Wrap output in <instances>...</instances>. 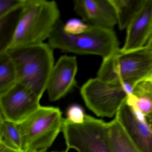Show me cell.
Masks as SVG:
<instances>
[{"label":"cell","instance_id":"obj_1","mask_svg":"<svg viewBox=\"0 0 152 152\" xmlns=\"http://www.w3.org/2000/svg\"><path fill=\"white\" fill-rule=\"evenodd\" d=\"M60 10L56 1L26 0L5 51L11 48L43 43L49 39L60 20Z\"/></svg>","mask_w":152,"mask_h":152},{"label":"cell","instance_id":"obj_2","mask_svg":"<svg viewBox=\"0 0 152 152\" xmlns=\"http://www.w3.org/2000/svg\"><path fill=\"white\" fill-rule=\"evenodd\" d=\"M53 49L43 43L8 49L15 66L17 83L23 84L41 98L47 91L54 67Z\"/></svg>","mask_w":152,"mask_h":152},{"label":"cell","instance_id":"obj_3","mask_svg":"<svg viewBox=\"0 0 152 152\" xmlns=\"http://www.w3.org/2000/svg\"><path fill=\"white\" fill-rule=\"evenodd\" d=\"M61 20L48 39V44L53 49L78 55L99 56L103 59L116 53L119 42L113 30L91 26L80 34H68L64 31Z\"/></svg>","mask_w":152,"mask_h":152},{"label":"cell","instance_id":"obj_4","mask_svg":"<svg viewBox=\"0 0 152 152\" xmlns=\"http://www.w3.org/2000/svg\"><path fill=\"white\" fill-rule=\"evenodd\" d=\"M152 76V50L147 46L133 51L120 49L103 59L97 78L106 82H121L135 86Z\"/></svg>","mask_w":152,"mask_h":152},{"label":"cell","instance_id":"obj_5","mask_svg":"<svg viewBox=\"0 0 152 152\" xmlns=\"http://www.w3.org/2000/svg\"><path fill=\"white\" fill-rule=\"evenodd\" d=\"M63 120L62 112L58 107L41 106L18 124L23 151L47 152L62 130Z\"/></svg>","mask_w":152,"mask_h":152},{"label":"cell","instance_id":"obj_6","mask_svg":"<svg viewBox=\"0 0 152 152\" xmlns=\"http://www.w3.org/2000/svg\"><path fill=\"white\" fill-rule=\"evenodd\" d=\"M134 86L121 82H106L92 78L80 88L82 98L87 107L99 117L115 116L126 104Z\"/></svg>","mask_w":152,"mask_h":152},{"label":"cell","instance_id":"obj_7","mask_svg":"<svg viewBox=\"0 0 152 152\" xmlns=\"http://www.w3.org/2000/svg\"><path fill=\"white\" fill-rule=\"evenodd\" d=\"M62 131L66 148L77 152H113L108 141L107 122L86 115L80 124L63 120Z\"/></svg>","mask_w":152,"mask_h":152},{"label":"cell","instance_id":"obj_8","mask_svg":"<svg viewBox=\"0 0 152 152\" xmlns=\"http://www.w3.org/2000/svg\"><path fill=\"white\" fill-rule=\"evenodd\" d=\"M41 99L28 87L17 83L0 94L1 117L20 123L41 106Z\"/></svg>","mask_w":152,"mask_h":152},{"label":"cell","instance_id":"obj_9","mask_svg":"<svg viewBox=\"0 0 152 152\" xmlns=\"http://www.w3.org/2000/svg\"><path fill=\"white\" fill-rule=\"evenodd\" d=\"M78 69L76 57L64 55L59 58L54 65L47 86L50 101L63 98L76 87Z\"/></svg>","mask_w":152,"mask_h":152},{"label":"cell","instance_id":"obj_10","mask_svg":"<svg viewBox=\"0 0 152 152\" xmlns=\"http://www.w3.org/2000/svg\"><path fill=\"white\" fill-rule=\"evenodd\" d=\"M73 5L75 13L90 26L113 30L117 24L111 0H75Z\"/></svg>","mask_w":152,"mask_h":152},{"label":"cell","instance_id":"obj_11","mask_svg":"<svg viewBox=\"0 0 152 152\" xmlns=\"http://www.w3.org/2000/svg\"><path fill=\"white\" fill-rule=\"evenodd\" d=\"M126 29V39L122 51H133L147 45L152 36V0L146 1Z\"/></svg>","mask_w":152,"mask_h":152},{"label":"cell","instance_id":"obj_12","mask_svg":"<svg viewBox=\"0 0 152 152\" xmlns=\"http://www.w3.org/2000/svg\"><path fill=\"white\" fill-rule=\"evenodd\" d=\"M115 117L140 152H152V131L147 121L139 119L126 104Z\"/></svg>","mask_w":152,"mask_h":152},{"label":"cell","instance_id":"obj_13","mask_svg":"<svg viewBox=\"0 0 152 152\" xmlns=\"http://www.w3.org/2000/svg\"><path fill=\"white\" fill-rule=\"evenodd\" d=\"M126 104L140 113L148 123L152 122V80L146 79L135 84Z\"/></svg>","mask_w":152,"mask_h":152},{"label":"cell","instance_id":"obj_14","mask_svg":"<svg viewBox=\"0 0 152 152\" xmlns=\"http://www.w3.org/2000/svg\"><path fill=\"white\" fill-rule=\"evenodd\" d=\"M108 141L113 152H140L116 117L107 122Z\"/></svg>","mask_w":152,"mask_h":152},{"label":"cell","instance_id":"obj_15","mask_svg":"<svg viewBox=\"0 0 152 152\" xmlns=\"http://www.w3.org/2000/svg\"><path fill=\"white\" fill-rule=\"evenodd\" d=\"M146 0H111L114 7L119 29H127L140 11Z\"/></svg>","mask_w":152,"mask_h":152},{"label":"cell","instance_id":"obj_16","mask_svg":"<svg viewBox=\"0 0 152 152\" xmlns=\"http://www.w3.org/2000/svg\"><path fill=\"white\" fill-rule=\"evenodd\" d=\"M17 83L15 66L8 53L0 52V94Z\"/></svg>","mask_w":152,"mask_h":152},{"label":"cell","instance_id":"obj_17","mask_svg":"<svg viewBox=\"0 0 152 152\" xmlns=\"http://www.w3.org/2000/svg\"><path fill=\"white\" fill-rule=\"evenodd\" d=\"M0 143L23 152L22 137L18 124L0 119Z\"/></svg>","mask_w":152,"mask_h":152},{"label":"cell","instance_id":"obj_18","mask_svg":"<svg viewBox=\"0 0 152 152\" xmlns=\"http://www.w3.org/2000/svg\"><path fill=\"white\" fill-rule=\"evenodd\" d=\"M26 0H0V19L20 10Z\"/></svg>","mask_w":152,"mask_h":152},{"label":"cell","instance_id":"obj_19","mask_svg":"<svg viewBox=\"0 0 152 152\" xmlns=\"http://www.w3.org/2000/svg\"><path fill=\"white\" fill-rule=\"evenodd\" d=\"M90 26L82 19L72 18L63 25L64 31L68 34H80L85 32L89 29Z\"/></svg>","mask_w":152,"mask_h":152},{"label":"cell","instance_id":"obj_20","mask_svg":"<svg viewBox=\"0 0 152 152\" xmlns=\"http://www.w3.org/2000/svg\"><path fill=\"white\" fill-rule=\"evenodd\" d=\"M86 115L83 108L78 104L70 106L66 111V119L71 122L80 124L84 121Z\"/></svg>","mask_w":152,"mask_h":152},{"label":"cell","instance_id":"obj_21","mask_svg":"<svg viewBox=\"0 0 152 152\" xmlns=\"http://www.w3.org/2000/svg\"><path fill=\"white\" fill-rule=\"evenodd\" d=\"M0 152H23L18 151L0 143Z\"/></svg>","mask_w":152,"mask_h":152},{"label":"cell","instance_id":"obj_22","mask_svg":"<svg viewBox=\"0 0 152 152\" xmlns=\"http://www.w3.org/2000/svg\"><path fill=\"white\" fill-rule=\"evenodd\" d=\"M146 46H147V47H148L149 48L152 50V37H151V39L149 40V41L148 42L147 45H146Z\"/></svg>","mask_w":152,"mask_h":152},{"label":"cell","instance_id":"obj_23","mask_svg":"<svg viewBox=\"0 0 152 152\" xmlns=\"http://www.w3.org/2000/svg\"><path fill=\"white\" fill-rule=\"evenodd\" d=\"M68 152V151H67V150H66L65 151H63V152Z\"/></svg>","mask_w":152,"mask_h":152},{"label":"cell","instance_id":"obj_24","mask_svg":"<svg viewBox=\"0 0 152 152\" xmlns=\"http://www.w3.org/2000/svg\"><path fill=\"white\" fill-rule=\"evenodd\" d=\"M151 80H152V77H151Z\"/></svg>","mask_w":152,"mask_h":152},{"label":"cell","instance_id":"obj_25","mask_svg":"<svg viewBox=\"0 0 152 152\" xmlns=\"http://www.w3.org/2000/svg\"></svg>","mask_w":152,"mask_h":152}]
</instances>
